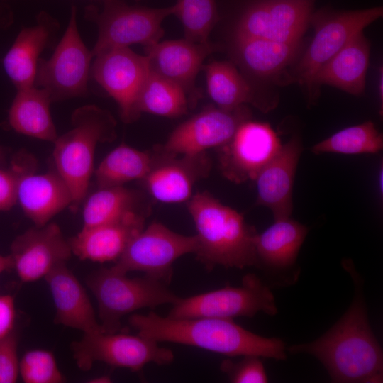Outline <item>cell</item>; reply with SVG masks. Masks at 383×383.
I'll return each mask as SVG.
<instances>
[{
  "mask_svg": "<svg viewBox=\"0 0 383 383\" xmlns=\"http://www.w3.org/2000/svg\"><path fill=\"white\" fill-rule=\"evenodd\" d=\"M383 149V135L374 123L367 121L345 128L324 139L311 148V152L340 154H375Z\"/></svg>",
  "mask_w": 383,
  "mask_h": 383,
  "instance_id": "32",
  "label": "cell"
},
{
  "mask_svg": "<svg viewBox=\"0 0 383 383\" xmlns=\"http://www.w3.org/2000/svg\"><path fill=\"white\" fill-rule=\"evenodd\" d=\"M370 51V42L361 30L315 74L313 87L316 99L322 84L335 87L352 95H362L365 88Z\"/></svg>",
  "mask_w": 383,
  "mask_h": 383,
  "instance_id": "24",
  "label": "cell"
},
{
  "mask_svg": "<svg viewBox=\"0 0 383 383\" xmlns=\"http://www.w3.org/2000/svg\"><path fill=\"white\" fill-rule=\"evenodd\" d=\"M251 115L246 105L231 109L206 106L177 126L166 142L157 149L178 155H196L210 148H218L226 143L238 128L251 118Z\"/></svg>",
  "mask_w": 383,
  "mask_h": 383,
  "instance_id": "14",
  "label": "cell"
},
{
  "mask_svg": "<svg viewBox=\"0 0 383 383\" xmlns=\"http://www.w3.org/2000/svg\"><path fill=\"white\" fill-rule=\"evenodd\" d=\"M167 316L174 318H252L258 312L274 316L278 310L274 296L255 274L244 276L240 287L226 286L187 298H179Z\"/></svg>",
  "mask_w": 383,
  "mask_h": 383,
  "instance_id": "8",
  "label": "cell"
},
{
  "mask_svg": "<svg viewBox=\"0 0 383 383\" xmlns=\"http://www.w3.org/2000/svg\"><path fill=\"white\" fill-rule=\"evenodd\" d=\"M72 128L55 140V170L68 186L76 209L87 195L94 172L97 144L116 137V121L107 110L90 104L79 107L72 114Z\"/></svg>",
  "mask_w": 383,
  "mask_h": 383,
  "instance_id": "4",
  "label": "cell"
},
{
  "mask_svg": "<svg viewBox=\"0 0 383 383\" xmlns=\"http://www.w3.org/2000/svg\"><path fill=\"white\" fill-rule=\"evenodd\" d=\"M145 213H128L113 222L82 230L68 240L72 254L82 260L116 261L130 241L145 228Z\"/></svg>",
  "mask_w": 383,
  "mask_h": 383,
  "instance_id": "21",
  "label": "cell"
},
{
  "mask_svg": "<svg viewBox=\"0 0 383 383\" xmlns=\"http://www.w3.org/2000/svg\"><path fill=\"white\" fill-rule=\"evenodd\" d=\"M281 145L270 124L248 119L226 143L216 148L219 169L227 179L235 184L255 181Z\"/></svg>",
  "mask_w": 383,
  "mask_h": 383,
  "instance_id": "15",
  "label": "cell"
},
{
  "mask_svg": "<svg viewBox=\"0 0 383 383\" xmlns=\"http://www.w3.org/2000/svg\"><path fill=\"white\" fill-rule=\"evenodd\" d=\"M58 23L41 13L37 23L23 28L3 60L4 70L16 90L34 87L39 56L56 38Z\"/></svg>",
  "mask_w": 383,
  "mask_h": 383,
  "instance_id": "22",
  "label": "cell"
},
{
  "mask_svg": "<svg viewBox=\"0 0 383 383\" xmlns=\"http://www.w3.org/2000/svg\"><path fill=\"white\" fill-rule=\"evenodd\" d=\"M238 361L225 359L220 365L233 383H266L268 378L262 362L255 355H243Z\"/></svg>",
  "mask_w": 383,
  "mask_h": 383,
  "instance_id": "35",
  "label": "cell"
},
{
  "mask_svg": "<svg viewBox=\"0 0 383 383\" xmlns=\"http://www.w3.org/2000/svg\"><path fill=\"white\" fill-rule=\"evenodd\" d=\"M45 279L55 304L56 323L83 333L101 331L86 290L66 263L55 267Z\"/></svg>",
  "mask_w": 383,
  "mask_h": 383,
  "instance_id": "23",
  "label": "cell"
},
{
  "mask_svg": "<svg viewBox=\"0 0 383 383\" xmlns=\"http://www.w3.org/2000/svg\"><path fill=\"white\" fill-rule=\"evenodd\" d=\"M111 382V378L109 375H101L89 381L90 383H109Z\"/></svg>",
  "mask_w": 383,
  "mask_h": 383,
  "instance_id": "40",
  "label": "cell"
},
{
  "mask_svg": "<svg viewBox=\"0 0 383 383\" xmlns=\"http://www.w3.org/2000/svg\"><path fill=\"white\" fill-rule=\"evenodd\" d=\"M19 375L26 383H61L65 380L53 353L43 349L24 353L19 360Z\"/></svg>",
  "mask_w": 383,
  "mask_h": 383,
  "instance_id": "34",
  "label": "cell"
},
{
  "mask_svg": "<svg viewBox=\"0 0 383 383\" xmlns=\"http://www.w3.org/2000/svg\"><path fill=\"white\" fill-rule=\"evenodd\" d=\"M87 284L96 299L101 331L107 333L118 332L121 318L128 313L174 304L180 298L160 280L148 275L131 278L111 267L94 272Z\"/></svg>",
  "mask_w": 383,
  "mask_h": 383,
  "instance_id": "5",
  "label": "cell"
},
{
  "mask_svg": "<svg viewBox=\"0 0 383 383\" xmlns=\"http://www.w3.org/2000/svg\"><path fill=\"white\" fill-rule=\"evenodd\" d=\"M15 320L13 297L10 294H0V340L14 331Z\"/></svg>",
  "mask_w": 383,
  "mask_h": 383,
  "instance_id": "38",
  "label": "cell"
},
{
  "mask_svg": "<svg viewBox=\"0 0 383 383\" xmlns=\"http://www.w3.org/2000/svg\"><path fill=\"white\" fill-rule=\"evenodd\" d=\"M72 252L59 226L48 223L29 228L11 245L13 268L23 282L45 278L57 266L65 264Z\"/></svg>",
  "mask_w": 383,
  "mask_h": 383,
  "instance_id": "18",
  "label": "cell"
},
{
  "mask_svg": "<svg viewBox=\"0 0 383 383\" xmlns=\"http://www.w3.org/2000/svg\"><path fill=\"white\" fill-rule=\"evenodd\" d=\"M380 75H379V101H381V106L382 108V101H383V96H382V70H380Z\"/></svg>",
  "mask_w": 383,
  "mask_h": 383,
  "instance_id": "41",
  "label": "cell"
},
{
  "mask_svg": "<svg viewBox=\"0 0 383 383\" xmlns=\"http://www.w3.org/2000/svg\"><path fill=\"white\" fill-rule=\"evenodd\" d=\"M382 14V6L313 12L309 23L313 26L315 35L294 71V80L306 87L309 103L313 104L316 100L313 82L318 70L355 34Z\"/></svg>",
  "mask_w": 383,
  "mask_h": 383,
  "instance_id": "7",
  "label": "cell"
},
{
  "mask_svg": "<svg viewBox=\"0 0 383 383\" xmlns=\"http://www.w3.org/2000/svg\"><path fill=\"white\" fill-rule=\"evenodd\" d=\"M5 152L4 148L0 145V164L4 162L5 160Z\"/></svg>",
  "mask_w": 383,
  "mask_h": 383,
  "instance_id": "42",
  "label": "cell"
},
{
  "mask_svg": "<svg viewBox=\"0 0 383 383\" xmlns=\"http://www.w3.org/2000/svg\"><path fill=\"white\" fill-rule=\"evenodd\" d=\"M344 269L354 284L353 301L342 317L316 340L292 345L290 353H306L318 360L335 383H379L383 379V352L370 327L363 294V280L350 261Z\"/></svg>",
  "mask_w": 383,
  "mask_h": 383,
  "instance_id": "1",
  "label": "cell"
},
{
  "mask_svg": "<svg viewBox=\"0 0 383 383\" xmlns=\"http://www.w3.org/2000/svg\"><path fill=\"white\" fill-rule=\"evenodd\" d=\"M18 338L13 331L0 340V383H14L19 376Z\"/></svg>",
  "mask_w": 383,
  "mask_h": 383,
  "instance_id": "36",
  "label": "cell"
},
{
  "mask_svg": "<svg viewBox=\"0 0 383 383\" xmlns=\"http://www.w3.org/2000/svg\"><path fill=\"white\" fill-rule=\"evenodd\" d=\"M13 268L11 256L0 255V274Z\"/></svg>",
  "mask_w": 383,
  "mask_h": 383,
  "instance_id": "39",
  "label": "cell"
},
{
  "mask_svg": "<svg viewBox=\"0 0 383 383\" xmlns=\"http://www.w3.org/2000/svg\"><path fill=\"white\" fill-rule=\"evenodd\" d=\"M16 203V174L11 168L0 169V211L10 210Z\"/></svg>",
  "mask_w": 383,
  "mask_h": 383,
  "instance_id": "37",
  "label": "cell"
},
{
  "mask_svg": "<svg viewBox=\"0 0 383 383\" xmlns=\"http://www.w3.org/2000/svg\"><path fill=\"white\" fill-rule=\"evenodd\" d=\"M207 92L214 104L231 109L251 104L262 111L271 109L255 94L248 80L229 61H213L203 65Z\"/></svg>",
  "mask_w": 383,
  "mask_h": 383,
  "instance_id": "28",
  "label": "cell"
},
{
  "mask_svg": "<svg viewBox=\"0 0 383 383\" xmlns=\"http://www.w3.org/2000/svg\"><path fill=\"white\" fill-rule=\"evenodd\" d=\"M174 6L184 38L196 43L210 40V33L220 20L216 0H177Z\"/></svg>",
  "mask_w": 383,
  "mask_h": 383,
  "instance_id": "33",
  "label": "cell"
},
{
  "mask_svg": "<svg viewBox=\"0 0 383 383\" xmlns=\"http://www.w3.org/2000/svg\"><path fill=\"white\" fill-rule=\"evenodd\" d=\"M150 72L148 57L128 47L111 49L95 56L91 77L118 104L122 121H135L140 114L137 101Z\"/></svg>",
  "mask_w": 383,
  "mask_h": 383,
  "instance_id": "13",
  "label": "cell"
},
{
  "mask_svg": "<svg viewBox=\"0 0 383 383\" xmlns=\"http://www.w3.org/2000/svg\"><path fill=\"white\" fill-rule=\"evenodd\" d=\"M136 1H139V0H136Z\"/></svg>",
  "mask_w": 383,
  "mask_h": 383,
  "instance_id": "43",
  "label": "cell"
},
{
  "mask_svg": "<svg viewBox=\"0 0 383 383\" xmlns=\"http://www.w3.org/2000/svg\"><path fill=\"white\" fill-rule=\"evenodd\" d=\"M32 157L19 152L11 160V169L17 176V202L35 226L48 223L72 203L70 189L55 170L35 173Z\"/></svg>",
  "mask_w": 383,
  "mask_h": 383,
  "instance_id": "16",
  "label": "cell"
},
{
  "mask_svg": "<svg viewBox=\"0 0 383 383\" xmlns=\"http://www.w3.org/2000/svg\"><path fill=\"white\" fill-rule=\"evenodd\" d=\"M128 321L138 334L158 343H179L229 357L255 355L277 360L287 358V347L282 339L259 335L233 319L174 318L150 312L133 314Z\"/></svg>",
  "mask_w": 383,
  "mask_h": 383,
  "instance_id": "2",
  "label": "cell"
},
{
  "mask_svg": "<svg viewBox=\"0 0 383 383\" xmlns=\"http://www.w3.org/2000/svg\"><path fill=\"white\" fill-rule=\"evenodd\" d=\"M156 152L150 153L124 143L111 150L94 172L99 188L123 186L144 178L150 171Z\"/></svg>",
  "mask_w": 383,
  "mask_h": 383,
  "instance_id": "29",
  "label": "cell"
},
{
  "mask_svg": "<svg viewBox=\"0 0 383 383\" xmlns=\"http://www.w3.org/2000/svg\"><path fill=\"white\" fill-rule=\"evenodd\" d=\"M197 247L196 235H184L153 222L130 241L111 267L123 274L141 271L167 284L172 278L174 262L186 254L194 253Z\"/></svg>",
  "mask_w": 383,
  "mask_h": 383,
  "instance_id": "11",
  "label": "cell"
},
{
  "mask_svg": "<svg viewBox=\"0 0 383 383\" xmlns=\"http://www.w3.org/2000/svg\"><path fill=\"white\" fill-rule=\"evenodd\" d=\"M104 9L94 6L86 9L85 16L94 22L98 38L91 50L94 57L104 51L133 44L144 47L158 43L164 35L162 23L174 15V5L165 8L130 6L121 0H103Z\"/></svg>",
  "mask_w": 383,
  "mask_h": 383,
  "instance_id": "6",
  "label": "cell"
},
{
  "mask_svg": "<svg viewBox=\"0 0 383 383\" xmlns=\"http://www.w3.org/2000/svg\"><path fill=\"white\" fill-rule=\"evenodd\" d=\"M315 0H251L240 11L233 37L300 42Z\"/></svg>",
  "mask_w": 383,
  "mask_h": 383,
  "instance_id": "12",
  "label": "cell"
},
{
  "mask_svg": "<svg viewBox=\"0 0 383 383\" xmlns=\"http://www.w3.org/2000/svg\"><path fill=\"white\" fill-rule=\"evenodd\" d=\"M221 49V45L210 40L196 43L186 38L159 41L144 47L150 71L179 86L191 109L201 97L196 79L204 60Z\"/></svg>",
  "mask_w": 383,
  "mask_h": 383,
  "instance_id": "17",
  "label": "cell"
},
{
  "mask_svg": "<svg viewBox=\"0 0 383 383\" xmlns=\"http://www.w3.org/2000/svg\"><path fill=\"white\" fill-rule=\"evenodd\" d=\"M302 150L299 137H292L281 145L255 179L256 204L270 209L274 221L290 218L292 213L294 181Z\"/></svg>",
  "mask_w": 383,
  "mask_h": 383,
  "instance_id": "20",
  "label": "cell"
},
{
  "mask_svg": "<svg viewBox=\"0 0 383 383\" xmlns=\"http://www.w3.org/2000/svg\"><path fill=\"white\" fill-rule=\"evenodd\" d=\"M301 41L284 43L257 38L233 37L231 55L248 73L262 78L279 74L292 63Z\"/></svg>",
  "mask_w": 383,
  "mask_h": 383,
  "instance_id": "26",
  "label": "cell"
},
{
  "mask_svg": "<svg viewBox=\"0 0 383 383\" xmlns=\"http://www.w3.org/2000/svg\"><path fill=\"white\" fill-rule=\"evenodd\" d=\"M307 233L305 225L290 218L274 221L257 236V266L275 274L289 272L296 265Z\"/></svg>",
  "mask_w": 383,
  "mask_h": 383,
  "instance_id": "25",
  "label": "cell"
},
{
  "mask_svg": "<svg viewBox=\"0 0 383 383\" xmlns=\"http://www.w3.org/2000/svg\"><path fill=\"white\" fill-rule=\"evenodd\" d=\"M72 349L77 365L82 370H90L99 361L135 372L149 363L169 365L174 358L170 349L160 347L157 341L139 334L118 332L84 333L81 340L72 343Z\"/></svg>",
  "mask_w": 383,
  "mask_h": 383,
  "instance_id": "10",
  "label": "cell"
},
{
  "mask_svg": "<svg viewBox=\"0 0 383 383\" xmlns=\"http://www.w3.org/2000/svg\"><path fill=\"white\" fill-rule=\"evenodd\" d=\"M196 229V259L208 270L217 265L244 269L257 266L258 233L236 210L208 192H197L187 201Z\"/></svg>",
  "mask_w": 383,
  "mask_h": 383,
  "instance_id": "3",
  "label": "cell"
},
{
  "mask_svg": "<svg viewBox=\"0 0 383 383\" xmlns=\"http://www.w3.org/2000/svg\"><path fill=\"white\" fill-rule=\"evenodd\" d=\"M138 200L135 191L123 186L99 188L84 204L82 228L113 222L138 211Z\"/></svg>",
  "mask_w": 383,
  "mask_h": 383,
  "instance_id": "31",
  "label": "cell"
},
{
  "mask_svg": "<svg viewBox=\"0 0 383 383\" xmlns=\"http://www.w3.org/2000/svg\"><path fill=\"white\" fill-rule=\"evenodd\" d=\"M189 108L187 96L179 86L150 70L137 101L140 114L177 118L187 114Z\"/></svg>",
  "mask_w": 383,
  "mask_h": 383,
  "instance_id": "30",
  "label": "cell"
},
{
  "mask_svg": "<svg viewBox=\"0 0 383 383\" xmlns=\"http://www.w3.org/2000/svg\"><path fill=\"white\" fill-rule=\"evenodd\" d=\"M93 57L80 37L77 9L72 6L67 29L52 55L38 60L34 86L47 90L52 102L87 96Z\"/></svg>",
  "mask_w": 383,
  "mask_h": 383,
  "instance_id": "9",
  "label": "cell"
},
{
  "mask_svg": "<svg viewBox=\"0 0 383 383\" xmlns=\"http://www.w3.org/2000/svg\"><path fill=\"white\" fill-rule=\"evenodd\" d=\"M50 103V94L45 89L34 86L17 90L9 109V124L18 133L54 143L58 136Z\"/></svg>",
  "mask_w": 383,
  "mask_h": 383,
  "instance_id": "27",
  "label": "cell"
},
{
  "mask_svg": "<svg viewBox=\"0 0 383 383\" xmlns=\"http://www.w3.org/2000/svg\"><path fill=\"white\" fill-rule=\"evenodd\" d=\"M154 164L143 180L147 191L156 201L166 204L188 201L195 184L206 177L211 162L206 152L177 155L157 149Z\"/></svg>",
  "mask_w": 383,
  "mask_h": 383,
  "instance_id": "19",
  "label": "cell"
}]
</instances>
